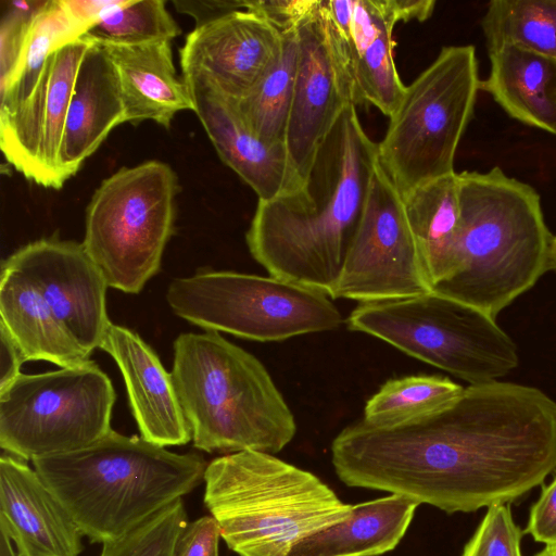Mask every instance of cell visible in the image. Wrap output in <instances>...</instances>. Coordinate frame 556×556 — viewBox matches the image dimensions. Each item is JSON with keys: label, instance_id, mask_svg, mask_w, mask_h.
<instances>
[{"label": "cell", "instance_id": "11", "mask_svg": "<svg viewBox=\"0 0 556 556\" xmlns=\"http://www.w3.org/2000/svg\"><path fill=\"white\" fill-rule=\"evenodd\" d=\"M115 391L92 361L25 375L0 391V446L27 459L88 446L106 435Z\"/></svg>", "mask_w": 556, "mask_h": 556}, {"label": "cell", "instance_id": "12", "mask_svg": "<svg viewBox=\"0 0 556 556\" xmlns=\"http://www.w3.org/2000/svg\"><path fill=\"white\" fill-rule=\"evenodd\" d=\"M432 291L403 198L379 164L366 206L331 299L359 303Z\"/></svg>", "mask_w": 556, "mask_h": 556}, {"label": "cell", "instance_id": "3", "mask_svg": "<svg viewBox=\"0 0 556 556\" xmlns=\"http://www.w3.org/2000/svg\"><path fill=\"white\" fill-rule=\"evenodd\" d=\"M92 543L116 540L204 481L206 463L114 430L79 450L33 459Z\"/></svg>", "mask_w": 556, "mask_h": 556}, {"label": "cell", "instance_id": "38", "mask_svg": "<svg viewBox=\"0 0 556 556\" xmlns=\"http://www.w3.org/2000/svg\"><path fill=\"white\" fill-rule=\"evenodd\" d=\"M176 10L179 13H185L192 16L195 21V27L205 25L215 21L233 11L244 9V1H225V0H208V1H173Z\"/></svg>", "mask_w": 556, "mask_h": 556}, {"label": "cell", "instance_id": "16", "mask_svg": "<svg viewBox=\"0 0 556 556\" xmlns=\"http://www.w3.org/2000/svg\"><path fill=\"white\" fill-rule=\"evenodd\" d=\"M281 47L282 34L261 14L237 10L187 35L179 49L182 77L238 101L270 68Z\"/></svg>", "mask_w": 556, "mask_h": 556}, {"label": "cell", "instance_id": "1", "mask_svg": "<svg viewBox=\"0 0 556 556\" xmlns=\"http://www.w3.org/2000/svg\"><path fill=\"white\" fill-rule=\"evenodd\" d=\"M349 486L399 494L446 513L508 503L556 469V402L507 381L469 384L439 410L393 427L363 419L332 441Z\"/></svg>", "mask_w": 556, "mask_h": 556}, {"label": "cell", "instance_id": "32", "mask_svg": "<svg viewBox=\"0 0 556 556\" xmlns=\"http://www.w3.org/2000/svg\"><path fill=\"white\" fill-rule=\"evenodd\" d=\"M187 523L179 498L123 536L103 543L99 556H173Z\"/></svg>", "mask_w": 556, "mask_h": 556}, {"label": "cell", "instance_id": "10", "mask_svg": "<svg viewBox=\"0 0 556 556\" xmlns=\"http://www.w3.org/2000/svg\"><path fill=\"white\" fill-rule=\"evenodd\" d=\"M166 300L175 315L205 330L262 342L329 331L342 324L327 294L271 276L200 271L174 279Z\"/></svg>", "mask_w": 556, "mask_h": 556}, {"label": "cell", "instance_id": "33", "mask_svg": "<svg viewBox=\"0 0 556 556\" xmlns=\"http://www.w3.org/2000/svg\"><path fill=\"white\" fill-rule=\"evenodd\" d=\"M520 529L506 503L488 507L480 526L466 544L462 556H521Z\"/></svg>", "mask_w": 556, "mask_h": 556}, {"label": "cell", "instance_id": "9", "mask_svg": "<svg viewBox=\"0 0 556 556\" xmlns=\"http://www.w3.org/2000/svg\"><path fill=\"white\" fill-rule=\"evenodd\" d=\"M177 191L175 172L155 160L121 168L94 191L81 243L109 287L137 294L159 273Z\"/></svg>", "mask_w": 556, "mask_h": 556}, {"label": "cell", "instance_id": "29", "mask_svg": "<svg viewBox=\"0 0 556 556\" xmlns=\"http://www.w3.org/2000/svg\"><path fill=\"white\" fill-rule=\"evenodd\" d=\"M481 28L488 52L505 45L556 59V0H493Z\"/></svg>", "mask_w": 556, "mask_h": 556}, {"label": "cell", "instance_id": "19", "mask_svg": "<svg viewBox=\"0 0 556 556\" xmlns=\"http://www.w3.org/2000/svg\"><path fill=\"white\" fill-rule=\"evenodd\" d=\"M100 349L122 372L140 437L164 447L188 443L192 432L172 375L152 348L132 330L111 323Z\"/></svg>", "mask_w": 556, "mask_h": 556}, {"label": "cell", "instance_id": "34", "mask_svg": "<svg viewBox=\"0 0 556 556\" xmlns=\"http://www.w3.org/2000/svg\"><path fill=\"white\" fill-rule=\"evenodd\" d=\"M220 528L216 519L203 516L188 522L180 533L173 556H219Z\"/></svg>", "mask_w": 556, "mask_h": 556}, {"label": "cell", "instance_id": "30", "mask_svg": "<svg viewBox=\"0 0 556 556\" xmlns=\"http://www.w3.org/2000/svg\"><path fill=\"white\" fill-rule=\"evenodd\" d=\"M464 387L438 375H414L388 380L367 402L363 420L393 427L428 416L457 397Z\"/></svg>", "mask_w": 556, "mask_h": 556}, {"label": "cell", "instance_id": "21", "mask_svg": "<svg viewBox=\"0 0 556 556\" xmlns=\"http://www.w3.org/2000/svg\"><path fill=\"white\" fill-rule=\"evenodd\" d=\"M170 42L102 45L117 73L126 123L153 121L169 127L178 112L193 111L189 88L176 72Z\"/></svg>", "mask_w": 556, "mask_h": 556}, {"label": "cell", "instance_id": "40", "mask_svg": "<svg viewBox=\"0 0 556 556\" xmlns=\"http://www.w3.org/2000/svg\"><path fill=\"white\" fill-rule=\"evenodd\" d=\"M74 22L84 33L109 9L114 0H62Z\"/></svg>", "mask_w": 556, "mask_h": 556}, {"label": "cell", "instance_id": "15", "mask_svg": "<svg viewBox=\"0 0 556 556\" xmlns=\"http://www.w3.org/2000/svg\"><path fill=\"white\" fill-rule=\"evenodd\" d=\"M2 265L24 275L41 293L78 346L89 356L111 324L102 273L83 243L45 238L7 257Z\"/></svg>", "mask_w": 556, "mask_h": 556}, {"label": "cell", "instance_id": "43", "mask_svg": "<svg viewBox=\"0 0 556 556\" xmlns=\"http://www.w3.org/2000/svg\"><path fill=\"white\" fill-rule=\"evenodd\" d=\"M549 266L551 269H556V235H553L549 245Z\"/></svg>", "mask_w": 556, "mask_h": 556}, {"label": "cell", "instance_id": "36", "mask_svg": "<svg viewBox=\"0 0 556 556\" xmlns=\"http://www.w3.org/2000/svg\"><path fill=\"white\" fill-rule=\"evenodd\" d=\"M525 533L546 546L556 545V476L532 506Z\"/></svg>", "mask_w": 556, "mask_h": 556}, {"label": "cell", "instance_id": "39", "mask_svg": "<svg viewBox=\"0 0 556 556\" xmlns=\"http://www.w3.org/2000/svg\"><path fill=\"white\" fill-rule=\"evenodd\" d=\"M24 362L18 346L8 330L0 325V391L7 389L18 378Z\"/></svg>", "mask_w": 556, "mask_h": 556}, {"label": "cell", "instance_id": "25", "mask_svg": "<svg viewBox=\"0 0 556 556\" xmlns=\"http://www.w3.org/2000/svg\"><path fill=\"white\" fill-rule=\"evenodd\" d=\"M419 503L399 494L358 503L351 516L295 544L287 556H378L402 540Z\"/></svg>", "mask_w": 556, "mask_h": 556}, {"label": "cell", "instance_id": "8", "mask_svg": "<svg viewBox=\"0 0 556 556\" xmlns=\"http://www.w3.org/2000/svg\"><path fill=\"white\" fill-rule=\"evenodd\" d=\"M346 323L469 384L497 381L519 363L495 317L435 291L359 303Z\"/></svg>", "mask_w": 556, "mask_h": 556}, {"label": "cell", "instance_id": "37", "mask_svg": "<svg viewBox=\"0 0 556 556\" xmlns=\"http://www.w3.org/2000/svg\"><path fill=\"white\" fill-rule=\"evenodd\" d=\"M321 5L336 30L351 70L355 0H321Z\"/></svg>", "mask_w": 556, "mask_h": 556}, {"label": "cell", "instance_id": "23", "mask_svg": "<svg viewBox=\"0 0 556 556\" xmlns=\"http://www.w3.org/2000/svg\"><path fill=\"white\" fill-rule=\"evenodd\" d=\"M0 325L25 362L45 361L61 368L83 365L89 355L74 341L39 290L21 273L2 265Z\"/></svg>", "mask_w": 556, "mask_h": 556}, {"label": "cell", "instance_id": "18", "mask_svg": "<svg viewBox=\"0 0 556 556\" xmlns=\"http://www.w3.org/2000/svg\"><path fill=\"white\" fill-rule=\"evenodd\" d=\"M0 528L17 556H78L83 532L25 459L0 458Z\"/></svg>", "mask_w": 556, "mask_h": 556}, {"label": "cell", "instance_id": "41", "mask_svg": "<svg viewBox=\"0 0 556 556\" xmlns=\"http://www.w3.org/2000/svg\"><path fill=\"white\" fill-rule=\"evenodd\" d=\"M399 21L417 20L422 22L429 18L434 10V0H391Z\"/></svg>", "mask_w": 556, "mask_h": 556}, {"label": "cell", "instance_id": "5", "mask_svg": "<svg viewBox=\"0 0 556 556\" xmlns=\"http://www.w3.org/2000/svg\"><path fill=\"white\" fill-rule=\"evenodd\" d=\"M170 375L198 450L275 454L293 439V414L265 366L217 331L179 334Z\"/></svg>", "mask_w": 556, "mask_h": 556}, {"label": "cell", "instance_id": "17", "mask_svg": "<svg viewBox=\"0 0 556 556\" xmlns=\"http://www.w3.org/2000/svg\"><path fill=\"white\" fill-rule=\"evenodd\" d=\"M184 80L193 101V112L219 157L252 188L258 201L274 200L304 184L286 144H269L254 135L240 116L235 100L202 80Z\"/></svg>", "mask_w": 556, "mask_h": 556}, {"label": "cell", "instance_id": "4", "mask_svg": "<svg viewBox=\"0 0 556 556\" xmlns=\"http://www.w3.org/2000/svg\"><path fill=\"white\" fill-rule=\"evenodd\" d=\"M460 232L456 271L432 291L493 317L549 266L553 238L535 188L501 167L457 173Z\"/></svg>", "mask_w": 556, "mask_h": 556}, {"label": "cell", "instance_id": "14", "mask_svg": "<svg viewBox=\"0 0 556 556\" xmlns=\"http://www.w3.org/2000/svg\"><path fill=\"white\" fill-rule=\"evenodd\" d=\"M91 41L80 36L55 49L30 97L0 112V147L25 178L52 189L67 180L61 147L70 99L79 64Z\"/></svg>", "mask_w": 556, "mask_h": 556}, {"label": "cell", "instance_id": "20", "mask_svg": "<svg viewBox=\"0 0 556 556\" xmlns=\"http://www.w3.org/2000/svg\"><path fill=\"white\" fill-rule=\"evenodd\" d=\"M123 123L126 115L115 66L106 49L91 41L79 64L66 114L61 147L66 178Z\"/></svg>", "mask_w": 556, "mask_h": 556}, {"label": "cell", "instance_id": "2", "mask_svg": "<svg viewBox=\"0 0 556 556\" xmlns=\"http://www.w3.org/2000/svg\"><path fill=\"white\" fill-rule=\"evenodd\" d=\"M355 106L342 112L298 190L257 202L245 235L251 255L269 276L330 299L378 166L377 143Z\"/></svg>", "mask_w": 556, "mask_h": 556}, {"label": "cell", "instance_id": "31", "mask_svg": "<svg viewBox=\"0 0 556 556\" xmlns=\"http://www.w3.org/2000/svg\"><path fill=\"white\" fill-rule=\"evenodd\" d=\"M179 34L164 0H114L81 36L100 45L139 46L172 41Z\"/></svg>", "mask_w": 556, "mask_h": 556}, {"label": "cell", "instance_id": "44", "mask_svg": "<svg viewBox=\"0 0 556 556\" xmlns=\"http://www.w3.org/2000/svg\"><path fill=\"white\" fill-rule=\"evenodd\" d=\"M535 556H556V545L555 546H546L543 551H541Z\"/></svg>", "mask_w": 556, "mask_h": 556}, {"label": "cell", "instance_id": "7", "mask_svg": "<svg viewBox=\"0 0 556 556\" xmlns=\"http://www.w3.org/2000/svg\"><path fill=\"white\" fill-rule=\"evenodd\" d=\"M482 80L471 45L446 46L406 86L377 143L378 164L402 198L455 173L458 144L469 125Z\"/></svg>", "mask_w": 556, "mask_h": 556}, {"label": "cell", "instance_id": "27", "mask_svg": "<svg viewBox=\"0 0 556 556\" xmlns=\"http://www.w3.org/2000/svg\"><path fill=\"white\" fill-rule=\"evenodd\" d=\"M83 34L62 0L47 1L28 26L13 71L0 84V112L10 111L26 101L52 52Z\"/></svg>", "mask_w": 556, "mask_h": 556}, {"label": "cell", "instance_id": "6", "mask_svg": "<svg viewBox=\"0 0 556 556\" xmlns=\"http://www.w3.org/2000/svg\"><path fill=\"white\" fill-rule=\"evenodd\" d=\"M204 482V504L239 556H287L352 514L318 477L258 451L213 459Z\"/></svg>", "mask_w": 556, "mask_h": 556}, {"label": "cell", "instance_id": "28", "mask_svg": "<svg viewBox=\"0 0 556 556\" xmlns=\"http://www.w3.org/2000/svg\"><path fill=\"white\" fill-rule=\"evenodd\" d=\"M298 54L296 29L283 33L282 47L275 63L248 94L235 101L249 129L269 144L286 141Z\"/></svg>", "mask_w": 556, "mask_h": 556}, {"label": "cell", "instance_id": "26", "mask_svg": "<svg viewBox=\"0 0 556 556\" xmlns=\"http://www.w3.org/2000/svg\"><path fill=\"white\" fill-rule=\"evenodd\" d=\"M421 263L433 289L457 268L460 204L457 173L428 181L403 198Z\"/></svg>", "mask_w": 556, "mask_h": 556}, {"label": "cell", "instance_id": "22", "mask_svg": "<svg viewBox=\"0 0 556 556\" xmlns=\"http://www.w3.org/2000/svg\"><path fill=\"white\" fill-rule=\"evenodd\" d=\"M488 54L482 91L509 117L556 136V59L511 45Z\"/></svg>", "mask_w": 556, "mask_h": 556}, {"label": "cell", "instance_id": "42", "mask_svg": "<svg viewBox=\"0 0 556 556\" xmlns=\"http://www.w3.org/2000/svg\"><path fill=\"white\" fill-rule=\"evenodd\" d=\"M0 556H17L14 546L10 541H3L0 544Z\"/></svg>", "mask_w": 556, "mask_h": 556}, {"label": "cell", "instance_id": "13", "mask_svg": "<svg viewBox=\"0 0 556 556\" xmlns=\"http://www.w3.org/2000/svg\"><path fill=\"white\" fill-rule=\"evenodd\" d=\"M298 66L286 147L304 181L342 112L355 104L349 62L321 0L296 27Z\"/></svg>", "mask_w": 556, "mask_h": 556}, {"label": "cell", "instance_id": "35", "mask_svg": "<svg viewBox=\"0 0 556 556\" xmlns=\"http://www.w3.org/2000/svg\"><path fill=\"white\" fill-rule=\"evenodd\" d=\"M318 0H245L244 9L261 14L281 34L296 29Z\"/></svg>", "mask_w": 556, "mask_h": 556}, {"label": "cell", "instance_id": "24", "mask_svg": "<svg viewBox=\"0 0 556 556\" xmlns=\"http://www.w3.org/2000/svg\"><path fill=\"white\" fill-rule=\"evenodd\" d=\"M397 22L391 0H355L351 60L355 105L368 103L388 117L406 89L393 59Z\"/></svg>", "mask_w": 556, "mask_h": 556}]
</instances>
